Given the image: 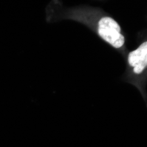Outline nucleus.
Returning a JSON list of instances; mask_svg holds the SVG:
<instances>
[{"mask_svg": "<svg viewBox=\"0 0 147 147\" xmlns=\"http://www.w3.org/2000/svg\"><path fill=\"white\" fill-rule=\"evenodd\" d=\"M120 32L119 24L111 18H102L99 22L98 33L100 37L115 48L121 47L124 44V37Z\"/></svg>", "mask_w": 147, "mask_h": 147, "instance_id": "1", "label": "nucleus"}, {"mask_svg": "<svg viewBox=\"0 0 147 147\" xmlns=\"http://www.w3.org/2000/svg\"><path fill=\"white\" fill-rule=\"evenodd\" d=\"M129 64L133 67L136 74L142 73L147 65V42H144L139 47L129 53L128 56Z\"/></svg>", "mask_w": 147, "mask_h": 147, "instance_id": "2", "label": "nucleus"}]
</instances>
